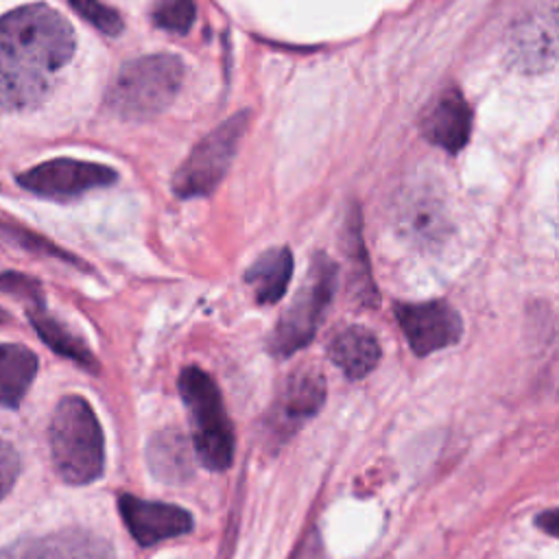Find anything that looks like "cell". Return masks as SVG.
<instances>
[{"label":"cell","instance_id":"3","mask_svg":"<svg viewBox=\"0 0 559 559\" xmlns=\"http://www.w3.org/2000/svg\"><path fill=\"white\" fill-rule=\"evenodd\" d=\"M179 393L192 424L197 461L212 472L227 469L234 461L236 439L216 380L201 367L190 365L179 373Z\"/></svg>","mask_w":559,"mask_h":559},{"label":"cell","instance_id":"9","mask_svg":"<svg viewBox=\"0 0 559 559\" xmlns=\"http://www.w3.org/2000/svg\"><path fill=\"white\" fill-rule=\"evenodd\" d=\"M325 402V380L321 371L304 367L293 371L280 386L266 426L275 439H284L299 430Z\"/></svg>","mask_w":559,"mask_h":559},{"label":"cell","instance_id":"10","mask_svg":"<svg viewBox=\"0 0 559 559\" xmlns=\"http://www.w3.org/2000/svg\"><path fill=\"white\" fill-rule=\"evenodd\" d=\"M118 511L131 537L140 546H153L173 537H181L194 526L190 511L177 504L144 500L131 493L118 496Z\"/></svg>","mask_w":559,"mask_h":559},{"label":"cell","instance_id":"24","mask_svg":"<svg viewBox=\"0 0 559 559\" xmlns=\"http://www.w3.org/2000/svg\"><path fill=\"white\" fill-rule=\"evenodd\" d=\"M0 231H4L7 236H11L13 240H17L22 247H28V249H37V251H44L48 255H55V258H66V260H74L72 255H68L66 251L57 249L52 242L44 240L41 236L37 234H31L22 227H15V225H9V223H0Z\"/></svg>","mask_w":559,"mask_h":559},{"label":"cell","instance_id":"19","mask_svg":"<svg viewBox=\"0 0 559 559\" xmlns=\"http://www.w3.org/2000/svg\"><path fill=\"white\" fill-rule=\"evenodd\" d=\"M400 221L404 231L415 240H435L441 231V207L435 199L426 194H415L404 210L400 212Z\"/></svg>","mask_w":559,"mask_h":559},{"label":"cell","instance_id":"13","mask_svg":"<svg viewBox=\"0 0 559 559\" xmlns=\"http://www.w3.org/2000/svg\"><path fill=\"white\" fill-rule=\"evenodd\" d=\"M472 133V109L459 90H448L439 96L424 120V135L435 146L459 153Z\"/></svg>","mask_w":559,"mask_h":559},{"label":"cell","instance_id":"12","mask_svg":"<svg viewBox=\"0 0 559 559\" xmlns=\"http://www.w3.org/2000/svg\"><path fill=\"white\" fill-rule=\"evenodd\" d=\"M509 55L524 72H544L552 68L557 57V20L552 7L518 22L509 33Z\"/></svg>","mask_w":559,"mask_h":559},{"label":"cell","instance_id":"18","mask_svg":"<svg viewBox=\"0 0 559 559\" xmlns=\"http://www.w3.org/2000/svg\"><path fill=\"white\" fill-rule=\"evenodd\" d=\"M37 356L20 343H0V406L17 408L37 376Z\"/></svg>","mask_w":559,"mask_h":559},{"label":"cell","instance_id":"26","mask_svg":"<svg viewBox=\"0 0 559 559\" xmlns=\"http://www.w3.org/2000/svg\"><path fill=\"white\" fill-rule=\"evenodd\" d=\"M9 319H11V317H9V312L0 308V323H4V321H9Z\"/></svg>","mask_w":559,"mask_h":559},{"label":"cell","instance_id":"17","mask_svg":"<svg viewBox=\"0 0 559 559\" xmlns=\"http://www.w3.org/2000/svg\"><path fill=\"white\" fill-rule=\"evenodd\" d=\"M293 277V253L288 247H273L260 253L245 271V282L251 286L258 304H277Z\"/></svg>","mask_w":559,"mask_h":559},{"label":"cell","instance_id":"22","mask_svg":"<svg viewBox=\"0 0 559 559\" xmlns=\"http://www.w3.org/2000/svg\"><path fill=\"white\" fill-rule=\"evenodd\" d=\"M0 290L13 295V297H17V299H22L24 304H31V301L44 297L39 282H35L33 277L22 275V273H17V271H4V273H0Z\"/></svg>","mask_w":559,"mask_h":559},{"label":"cell","instance_id":"5","mask_svg":"<svg viewBox=\"0 0 559 559\" xmlns=\"http://www.w3.org/2000/svg\"><path fill=\"white\" fill-rule=\"evenodd\" d=\"M338 266L325 253H314L310 258L306 277L288 308L280 314L271 336L269 347L275 356H293L304 349L317 334L332 299L336 293Z\"/></svg>","mask_w":559,"mask_h":559},{"label":"cell","instance_id":"2","mask_svg":"<svg viewBox=\"0 0 559 559\" xmlns=\"http://www.w3.org/2000/svg\"><path fill=\"white\" fill-rule=\"evenodd\" d=\"M50 456L55 472L68 485H90L105 469V439L98 417L81 395L57 402L50 428Z\"/></svg>","mask_w":559,"mask_h":559},{"label":"cell","instance_id":"20","mask_svg":"<svg viewBox=\"0 0 559 559\" xmlns=\"http://www.w3.org/2000/svg\"><path fill=\"white\" fill-rule=\"evenodd\" d=\"M197 7L194 0H157L153 7V24L168 33L186 35L194 24Z\"/></svg>","mask_w":559,"mask_h":559},{"label":"cell","instance_id":"16","mask_svg":"<svg viewBox=\"0 0 559 559\" xmlns=\"http://www.w3.org/2000/svg\"><path fill=\"white\" fill-rule=\"evenodd\" d=\"M26 314L31 325L35 328V332L39 334V338L59 356L70 358L72 362H76L79 367L87 369V371H98V362L92 354V349L70 330L66 328L57 317H52L46 310V301L35 299L31 304H26Z\"/></svg>","mask_w":559,"mask_h":559},{"label":"cell","instance_id":"23","mask_svg":"<svg viewBox=\"0 0 559 559\" xmlns=\"http://www.w3.org/2000/svg\"><path fill=\"white\" fill-rule=\"evenodd\" d=\"M20 472H22V461L17 450L9 441L0 439V500L13 489Z\"/></svg>","mask_w":559,"mask_h":559},{"label":"cell","instance_id":"21","mask_svg":"<svg viewBox=\"0 0 559 559\" xmlns=\"http://www.w3.org/2000/svg\"><path fill=\"white\" fill-rule=\"evenodd\" d=\"M68 4L103 35L114 37L122 31V17L111 7L98 0H68Z\"/></svg>","mask_w":559,"mask_h":559},{"label":"cell","instance_id":"25","mask_svg":"<svg viewBox=\"0 0 559 559\" xmlns=\"http://www.w3.org/2000/svg\"><path fill=\"white\" fill-rule=\"evenodd\" d=\"M537 524H539L548 535H557V511L550 509V511L542 513V515L537 518Z\"/></svg>","mask_w":559,"mask_h":559},{"label":"cell","instance_id":"6","mask_svg":"<svg viewBox=\"0 0 559 559\" xmlns=\"http://www.w3.org/2000/svg\"><path fill=\"white\" fill-rule=\"evenodd\" d=\"M249 114L240 111L210 131L183 159L173 177V192L179 199L207 197L227 175L238 142L247 129Z\"/></svg>","mask_w":559,"mask_h":559},{"label":"cell","instance_id":"4","mask_svg":"<svg viewBox=\"0 0 559 559\" xmlns=\"http://www.w3.org/2000/svg\"><path fill=\"white\" fill-rule=\"evenodd\" d=\"M183 63L173 55H148L120 68L105 105L120 118L144 120L164 111L179 92Z\"/></svg>","mask_w":559,"mask_h":559},{"label":"cell","instance_id":"8","mask_svg":"<svg viewBox=\"0 0 559 559\" xmlns=\"http://www.w3.org/2000/svg\"><path fill=\"white\" fill-rule=\"evenodd\" d=\"M400 330L404 332L411 349L417 356L445 349L459 343L463 334V319L456 308L443 299L419 301V304H395L393 306Z\"/></svg>","mask_w":559,"mask_h":559},{"label":"cell","instance_id":"11","mask_svg":"<svg viewBox=\"0 0 559 559\" xmlns=\"http://www.w3.org/2000/svg\"><path fill=\"white\" fill-rule=\"evenodd\" d=\"M0 559H116V552L105 537L92 531L63 528L4 548Z\"/></svg>","mask_w":559,"mask_h":559},{"label":"cell","instance_id":"14","mask_svg":"<svg viewBox=\"0 0 559 559\" xmlns=\"http://www.w3.org/2000/svg\"><path fill=\"white\" fill-rule=\"evenodd\" d=\"M151 474L162 483H186L194 474V445L183 432L166 428L155 432L146 445Z\"/></svg>","mask_w":559,"mask_h":559},{"label":"cell","instance_id":"7","mask_svg":"<svg viewBox=\"0 0 559 559\" xmlns=\"http://www.w3.org/2000/svg\"><path fill=\"white\" fill-rule=\"evenodd\" d=\"M116 177V170L109 166L59 157L20 173L17 183L37 197L74 199L94 188L111 186Z\"/></svg>","mask_w":559,"mask_h":559},{"label":"cell","instance_id":"1","mask_svg":"<svg viewBox=\"0 0 559 559\" xmlns=\"http://www.w3.org/2000/svg\"><path fill=\"white\" fill-rule=\"evenodd\" d=\"M74 52V33L63 15L46 4L20 7L0 17V109L41 103L52 76Z\"/></svg>","mask_w":559,"mask_h":559},{"label":"cell","instance_id":"15","mask_svg":"<svg viewBox=\"0 0 559 559\" xmlns=\"http://www.w3.org/2000/svg\"><path fill=\"white\" fill-rule=\"evenodd\" d=\"M330 360L352 380L365 378L376 369L380 362V343L376 334L362 325H349L341 330L330 347H328Z\"/></svg>","mask_w":559,"mask_h":559}]
</instances>
